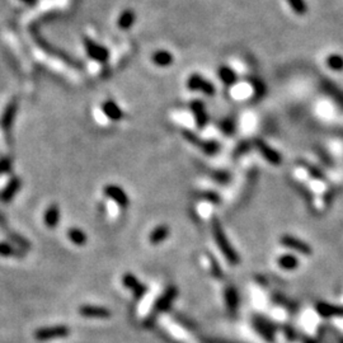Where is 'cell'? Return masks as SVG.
<instances>
[{
  "label": "cell",
  "mask_w": 343,
  "mask_h": 343,
  "mask_svg": "<svg viewBox=\"0 0 343 343\" xmlns=\"http://www.w3.org/2000/svg\"><path fill=\"white\" fill-rule=\"evenodd\" d=\"M102 108H103V112L106 113L107 117L113 120V121H120V120H122V117H124L122 110L113 101L104 102Z\"/></svg>",
  "instance_id": "cell-10"
},
{
  "label": "cell",
  "mask_w": 343,
  "mask_h": 343,
  "mask_svg": "<svg viewBox=\"0 0 343 343\" xmlns=\"http://www.w3.org/2000/svg\"><path fill=\"white\" fill-rule=\"evenodd\" d=\"M183 133H184V136H186V139L188 140L189 142H192V144H195V145L201 146V148L204 149L205 151H207V153H210V154H213V153H215V151L217 150V145H216V144H214V142L201 141V140L198 139L197 136H195L193 133L186 132V131H184Z\"/></svg>",
  "instance_id": "cell-13"
},
{
  "label": "cell",
  "mask_w": 343,
  "mask_h": 343,
  "mask_svg": "<svg viewBox=\"0 0 343 343\" xmlns=\"http://www.w3.org/2000/svg\"><path fill=\"white\" fill-rule=\"evenodd\" d=\"M169 228L166 226V225H160V226H157L154 230L151 231L150 235H149V242L151 244H159V243L164 242V240L168 238L169 235Z\"/></svg>",
  "instance_id": "cell-11"
},
{
  "label": "cell",
  "mask_w": 343,
  "mask_h": 343,
  "mask_svg": "<svg viewBox=\"0 0 343 343\" xmlns=\"http://www.w3.org/2000/svg\"><path fill=\"white\" fill-rule=\"evenodd\" d=\"M153 61L154 64H157L158 66H162V68H166V66L171 65L173 62V55H172L169 51L160 50L153 55Z\"/></svg>",
  "instance_id": "cell-14"
},
{
  "label": "cell",
  "mask_w": 343,
  "mask_h": 343,
  "mask_svg": "<svg viewBox=\"0 0 343 343\" xmlns=\"http://www.w3.org/2000/svg\"><path fill=\"white\" fill-rule=\"evenodd\" d=\"M23 3H26V4H28V5H33V4L37 1V0H22Z\"/></svg>",
  "instance_id": "cell-27"
},
{
  "label": "cell",
  "mask_w": 343,
  "mask_h": 343,
  "mask_svg": "<svg viewBox=\"0 0 343 343\" xmlns=\"http://www.w3.org/2000/svg\"><path fill=\"white\" fill-rule=\"evenodd\" d=\"M175 296H177V289L175 287H169L168 290L163 294V296L158 300L157 304H155V311L157 313L166 311L171 306L172 301L174 300Z\"/></svg>",
  "instance_id": "cell-9"
},
{
  "label": "cell",
  "mask_w": 343,
  "mask_h": 343,
  "mask_svg": "<svg viewBox=\"0 0 343 343\" xmlns=\"http://www.w3.org/2000/svg\"><path fill=\"white\" fill-rule=\"evenodd\" d=\"M0 255L1 256H12V255H14V251H13L12 247H9L8 244H3V243H0Z\"/></svg>",
  "instance_id": "cell-26"
},
{
  "label": "cell",
  "mask_w": 343,
  "mask_h": 343,
  "mask_svg": "<svg viewBox=\"0 0 343 343\" xmlns=\"http://www.w3.org/2000/svg\"><path fill=\"white\" fill-rule=\"evenodd\" d=\"M280 243H281L282 246L286 247V248L293 249V251L298 252V253H301V255L310 256L311 253H313V249L310 248V246H309L308 243L299 240L295 237H291V235H284V237L280 239Z\"/></svg>",
  "instance_id": "cell-4"
},
{
  "label": "cell",
  "mask_w": 343,
  "mask_h": 343,
  "mask_svg": "<svg viewBox=\"0 0 343 343\" xmlns=\"http://www.w3.org/2000/svg\"><path fill=\"white\" fill-rule=\"evenodd\" d=\"M68 237L69 239L71 240L73 243H75L77 246H83L86 243V235L83 230L77 228H71L70 230L68 231Z\"/></svg>",
  "instance_id": "cell-18"
},
{
  "label": "cell",
  "mask_w": 343,
  "mask_h": 343,
  "mask_svg": "<svg viewBox=\"0 0 343 343\" xmlns=\"http://www.w3.org/2000/svg\"><path fill=\"white\" fill-rule=\"evenodd\" d=\"M70 335V329L65 326H53L42 328L35 333V338L40 342H46V341L55 340V338H62Z\"/></svg>",
  "instance_id": "cell-2"
},
{
  "label": "cell",
  "mask_w": 343,
  "mask_h": 343,
  "mask_svg": "<svg viewBox=\"0 0 343 343\" xmlns=\"http://www.w3.org/2000/svg\"><path fill=\"white\" fill-rule=\"evenodd\" d=\"M104 195L107 197L112 198L113 201L117 202L120 206L126 207L129 205V197L126 195L124 189L119 186H113V184H110V186L104 187Z\"/></svg>",
  "instance_id": "cell-6"
},
{
  "label": "cell",
  "mask_w": 343,
  "mask_h": 343,
  "mask_svg": "<svg viewBox=\"0 0 343 343\" xmlns=\"http://www.w3.org/2000/svg\"><path fill=\"white\" fill-rule=\"evenodd\" d=\"M124 284L125 286L129 287L130 290L133 291V294H135V296H136L137 299H141L142 296L145 295L146 287L144 286L141 282H139V280L133 275H131V273H126V275L124 276Z\"/></svg>",
  "instance_id": "cell-7"
},
{
  "label": "cell",
  "mask_w": 343,
  "mask_h": 343,
  "mask_svg": "<svg viewBox=\"0 0 343 343\" xmlns=\"http://www.w3.org/2000/svg\"><path fill=\"white\" fill-rule=\"evenodd\" d=\"M79 313L86 318H108L111 317V311L106 308L94 306V305H84L79 309Z\"/></svg>",
  "instance_id": "cell-8"
},
{
  "label": "cell",
  "mask_w": 343,
  "mask_h": 343,
  "mask_svg": "<svg viewBox=\"0 0 343 343\" xmlns=\"http://www.w3.org/2000/svg\"><path fill=\"white\" fill-rule=\"evenodd\" d=\"M289 1H290L291 6H293L296 13L301 14V13L306 12V6H305L304 0H289Z\"/></svg>",
  "instance_id": "cell-25"
},
{
  "label": "cell",
  "mask_w": 343,
  "mask_h": 343,
  "mask_svg": "<svg viewBox=\"0 0 343 343\" xmlns=\"http://www.w3.org/2000/svg\"><path fill=\"white\" fill-rule=\"evenodd\" d=\"M60 221V209L56 205H51L48 207L46 213H44V224L50 226V228H55Z\"/></svg>",
  "instance_id": "cell-12"
},
{
  "label": "cell",
  "mask_w": 343,
  "mask_h": 343,
  "mask_svg": "<svg viewBox=\"0 0 343 343\" xmlns=\"http://www.w3.org/2000/svg\"><path fill=\"white\" fill-rule=\"evenodd\" d=\"M191 108H192L193 113L196 115V119H197L198 126H204V125L206 124V121H207L204 104H202L201 102L195 101V102H192V104H191Z\"/></svg>",
  "instance_id": "cell-17"
},
{
  "label": "cell",
  "mask_w": 343,
  "mask_h": 343,
  "mask_svg": "<svg viewBox=\"0 0 343 343\" xmlns=\"http://www.w3.org/2000/svg\"><path fill=\"white\" fill-rule=\"evenodd\" d=\"M328 65L335 70H341L343 69V59L338 55H333L328 59Z\"/></svg>",
  "instance_id": "cell-23"
},
{
  "label": "cell",
  "mask_w": 343,
  "mask_h": 343,
  "mask_svg": "<svg viewBox=\"0 0 343 343\" xmlns=\"http://www.w3.org/2000/svg\"><path fill=\"white\" fill-rule=\"evenodd\" d=\"M258 149H259L260 153H263V154L266 155V159L268 160V162H271V163L273 164L278 163V160H280L278 154L275 150H271L264 142H258Z\"/></svg>",
  "instance_id": "cell-19"
},
{
  "label": "cell",
  "mask_w": 343,
  "mask_h": 343,
  "mask_svg": "<svg viewBox=\"0 0 343 343\" xmlns=\"http://www.w3.org/2000/svg\"><path fill=\"white\" fill-rule=\"evenodd\" d=\"M278 263H280V266H281L282 268L291 269L296 266V260L295 258L293 257H281L280 260H278Z\"/></svg>",
  "instance_id": "cell-24"
},
{
  "label": "cell",
  "mask_w": 343,
  "mask_h": 343,
  "mask_svg": "<svg viewBox=\"0 0 343 343\" xmlns=\"http://www.w3.org/2000/svg\"><path fill=\"white\" fill-rule=\"evenodd\" d=\"M342 343H343V341H342Z\"/></svg>",
  "instance_id": "cell-28"
},
{
  "label": "cell",
  "mask_w": 343,
  "mask_h": 343,
  "mask_svg": "<svg viewBox=\"0 0 343 343\" xmlns=\"http://www.w3.org/2000/svg\"><path fill=\"white\" fill-rule=\"evenodd\" d=\"M135 18H136L135 17V13L132 10H130V9H128V10L122 12V14L120 15L117 24H119L121 30H130L132 24L135 23Z\"/></svg>",
  "instance_id": "cell-16"
},
{
  "label": "cell",
  "mask_w": 343,
  "mask_h": 343,
  "mask_svg": "<svg viewBox=\"0 0 343 343\" xmlns=\"http://www.w3.org/2000/svg\"><path fill=\"white\" fill-rule=\"evenodd\" d=\"M187 86H188L189 89H192V90H201L202 93H205V94L207 95H213L214 93H215V86H214L210 82H207L206 79H204V78L197 74L191 75V77L188 78V80H187Z\"/></svg>",
  "instance_id": "cell-5"
},
{
  "label": "cell",
  "mask_w": 343,
  "mask_h": 343,
  "mask_svg": "<svg viewBox=\"0 0 343 343\" xmlns=\"http://www.w3.org/2000/svg\"><path fill=\"white\" fill-rule=\"evenodd\" d=\"M219 77L225 84H233L234 82H235V79H237V77H235V74H234V71L231 70V69L226 68V66L220 68Z\"/></svg>",
  "instance_id": "cell-20"
},
{
  "label": "cell",
  "mask_w": 343,
  "mask_h": 343,
  "mask_svg": "<svg viewBox=\"0 0 343 343\" xmlns=\"http://www.w3.org/2000/svg\"><path fill=\"white\" fill-rule=\"evenodd\" d=\"M15 111H17V103H15V102H12V103L8 106V108L5 110V112H4L3 120H1V126H3V129L5 131L10 130L12 122L13 120H14Z\"/></svg>",
  "instance_id": "cell-15"
},
{
  "label": "cell",
  "mask_w": 343,
  "mask_h": 343,
  "mask_svg": "<svg viewBox=\"0 0 343 343\" xmlns=\"http://www.w3.org/2000/svg\"><path fill=\"white\" fill-rule=\"evenodd\" d=\"M84 47H86V51L89 55V57H92L95 61L106 62L108 60V57H110V52H108V50L106 47H103L102 44H98L97 42L88 39V37L84 39Z\"/></svg>",
  "instance_id": "cell-3"
},
{
  "label": "cell",
  "mask_w": 343,
  "mask_h": 343,
  "mask_svg": "<svg viewBox=\"0 0 343 343\" xmlns=\"http://www.w3.org/2000/svg\"><path fill=\"white\" fill-rule=\"evenodd\" d=\"M18 189H19V180L13 179L12 182H10V184H9V187H6V189L3 192L1 197H3V200H5V201H9V200L14 196V193L17 192Z\"/></svg>",
  "instance_id": "cell-21"
},
{
  "label": "cell",
  "mask_w": 343,
  "mask_h": 343,
  "mask_svg": "<svg viewBox=\"0 0 343 343\" xmlns=\"http://www.w3.org/2000/svg\"><path fill=\"white\" fill-rule=\"evenodd\" d=\"M226 302H228L229 308H230L231 310H235L238 304V296L234 289H228V293H226Z\"/></svg>",
  "instance_id": "cell-22"
},
{
  "label": "cell",
  "mask_w": 343,
  "mask_h": 343,
  "mask_svg": "<svg viewBox=\"0 0 343 343\" xmlns=\"http://www.w3.org/2000/svg\"><path fill=\"white\" fill-rule=\"evenodd\" d=\"M213 234L214 238H215V242L217 244V247L220 248V251L222 252V255L226 259L230 262L231 264H237L239 262V257H238L237 252L234 251L233 247L230 246L228 238L225 235L224 230H222L221 225L217 220H214L213 222Z\"/></svg>",
  "instance_id": "cell-1"
}]
</instances>
